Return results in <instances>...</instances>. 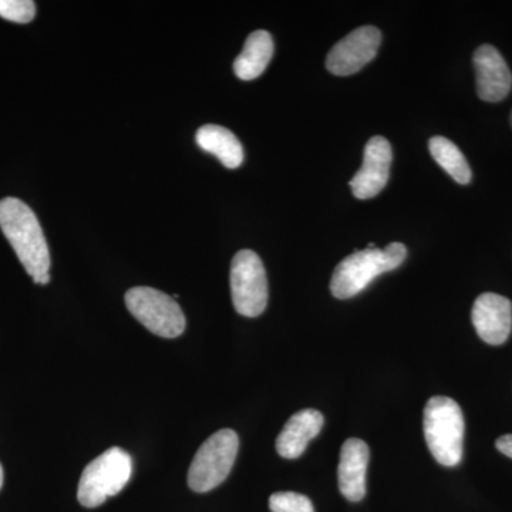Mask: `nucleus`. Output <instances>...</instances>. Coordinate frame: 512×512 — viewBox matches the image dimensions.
I'll use <instances>...</instances> for the list:
<instances>
[{
	"label": "nucleus",
	"instance_id": "1",
	"mask_svg": "<svg viewBox=\"0 0 512 512\" xmlns=\"http://www.w3.org/2000/svg\"><path fill=\"white\" fill-rule=\"evenodd\" d=\"M0 229L15 249L20 264L37 285L50 282V252L35 212L18 198L0 201Z\"/></svg>",
	"mask_w": 512,
	"mask_h": 512
},
{
	"label": "nucleus",
	"instance_id": "2",
	"mask_svg": "<svg viewBox=\"0 0 512 512\" xmlns=\"http://www.w3.org/2000/svg\"><path fill=\"white\" fill-rule=\"evenodd\" d=\"M407 249L393 242L384 249L366 248L343 259L330 281V292L335 298L350 299L365 291L377 276L394 271L403 264Z\"/></svg>",
	"mask_w": 512,
	"mask_h": 512
},
{
	"label": "nucleus",
	"instance_id": "3",
	"mask_svg": "<svg viewBox=\"0 0 512 512\" xmlns=\"http://www.w3.org/2000/svg\"><path fill=\"white\" fill-rule=\"evenodd\" d=\"M424 437L431 456L444 467H454L463 458V412L450 397H431L424 407Z\"/></svg>",
	"mask_w": 512,
	"mask_h": 512
},
{
	"label": "nucleus",
	"instance_id": "4",
	"mask_svg": "<svg viewBox=\"0 0 512 512\" xmlns=\"http://www.w3.org/2000/svg\"><path fill=\"white\" fill-rule=\"evenodd\" d=\"M133 476V458L119 447L109 448L84 468L77 488L79 503L96 508L126 487Z\"/></svg>",
	"mask_w": 512,
	"mask_h": 512
},
{
	"label": "nucleus",
	"instance_id": "5",
	"mask_svg": "<svg viewBox=\"0 0 512 512\" xmlns=\"http://www.w3.org/2000/svg\"><path fill=\"white\" fill-rule=\"evenodd\" d=\"M239 448L238 434L222 429L198 448L188 470V485L195 493H208L227 480Z\"/></svg>",
	"mask_w": 512,
	"mask_h": 512
},
{
	"label": "nucleus",
	"instance_id": "6",
	"mask_svg": "<svg viewBox=\"0 0 512 512\" xmlns=\"http://www.w3.org/2000/svg\"><path fill=\"white\" fill-rule=\"evenodd\" d=\"M126 306L131 315L154 335L174 339L184 333L185 316L180 305L158 289L131 288L126 293Z\"/></svg>",
	"mask_w": 512,
	"mask_h": 512
},
{
	"label": "nucleus",
	"instance_id": "7",
	"mask_svg": "<svg viewBox=\"0 0 512 512\" xmlns=\"http://www.w3.org/2000/svg\"><path fill=\"white\" fill-rule=\"evenodd\" d=\"M231 295L235 311L256 318L268 305V278L261 258L251 249H242L232 259Z\"/></svg>",
	"mask_w": 512,
	"mask_h": 512
},
{
	"label": "nucleus",
	"instance_id": "8",
	"mask_svg": "<svg viewBox=\"0 0 512 512\" xmlns=\"http://www.w3.org/2000/svg\"><path fill=\"white\" fill-rule=\"evenodd\" d=\"M382 33L375 26H362L330 49L326 69L335 76H350L362 70L377 55Z\"/></svg>",
	"mask_w": 512,
	"mask_h": 512
},
{
	"label": "nucleus",
	"instance_id": "9",
	"mask_svg": "<svg viewBox=\"0 0 512 512\" xmlns=\"http://www.w3.org/2000/svg\"><path fill=\"white\" fill-rule=\"evenodd\" d=\"M392 160L389 141L380 136L370 138L365 147L362 168L349 183L357 200H370L386 187Z\"/></svg>",
	"mask_w": 512,
	"mask_h": 512
},
{
	"label": "nucleus",
	"instance_id": "10",
	"mask_svg": "<svg viewBox=\"0 0 512 512\" xmlns=\"http://www.w3.org/2000/svg\"><path fill=\"white\" fill-rule=\"evenodd\" d=\"M474 328L488 345L500 346L510 338L512 303L497 293H483L474 302L471 313Z\"/></svg>",
	"mask_w": 512,
	"mask_h": 512
},
{
	"label": "nucleus",
	"instance_id": "11",
	"mask_svg": "<svg viewBox=\"0 0 512 512\" xmlns=\"http://www.w3.org/2000/svg\"><path fill=\"white\" fill-rule=\"evenodd\" d=\"M477 94L488 103H498L511 92L512 73L501 53L491 45L478 47L473 57Z\"/></svg>",
	"mask_w": 512,
	"mask_h": 512
},
{
	"label": "nucleus",
	"instance_id": "12",
	"mask_svg": "<svg viewBox=\"0 0 512 512\" xmlns=\"http://www.w3.org/2000/svg\"><path fill=\"white\" fill-rule=\"evenodd\" d=\"M369 460V446L363 440L348 439L340 450L339 490L343 497L352 503H359L365 498Z\"/></svg>",
	"mask_w": 512,
	"mask_h": 512
},
{
	"label": "nucleus",
	"instance_id": "13",
	"mask_svg": "<svg viewBox=\"0 0 512 512\" xmlns=\"http://www.w3.org/2000/svg\"><path fill=\"white\" fill-rule=\"evenodd\" d=\"M323 423L325 419L319 410L305 409L293 414L276 439V451L279 456L288 460L301 457L311 440L322 430Z\"/></svg>",
	"mask_w": 512,
	"mask_h": 512
},
{
	"label": "nucleus",
	"instance_id": "14",
	"mask_svg": "<svg viewBox=\"0 0 512 512\" xmlns=\"http://www.w3.org/2000/svg\"><path fill=\"white\" fill-rule=\"evenodd\" d=\"M274 56V39L266 30H256L248 36L241 55L235 59L234 72L239 79L249 82L261 76Z\"/></svg>",
	"mask_w": 512,
	"mask_h": 512
},
{
	"label": "nucleus",
	"instance_id": "15",
	"mask_svg": "<svg viewBox=\"0 0 512 512\" xmlns=\"http://www.w3.org/2000/svg\"><path fill=\"white\" fill-rule=\"evenodd\" d=\"M195 141L202 150L212 154L227 168H238L244 161V148L228 128L207 124L195 134Z\"/></svg>",
	"mask_w": 512,
	"mask_h": 512
},
{
	"label": "nucleus",
	"instance_id": "16",
	"mask_svg": "<svg viewBox=\"0 0 512 512\" xmlns=\"http://www.w3.org/2000/svg\"><path fill=\"white\" fill-rule=\"evenodd\" d=\"M430 154L437 164L458 184H470L471 168L460 148L446 137H433L429 143Z\"/></svg>",
	"mask_w": 512,
	"mask_h": 512
},
{
	"label": "nucleus",
	"instance_id": "17",
	"mask_svg": "<svg viewBox=\"0 0 512 512\" xmlns=\"http://www.w3.org/2000/svg\"><path fill=\"white\" fill-rule=\"evenodd\" d=\"M271 512H315L312 501L306 495L291 493H275L269 498Z\"/></svg>",
	"mask_w": 512,
	"mask_h": 512
},
{
	"label": "nucleus",
	"instance_id": "18",
	"mask_svg": "<svg viewBox=\"0 0 512 512\" xmlns=\"http://www.w3.org/2000/svg\"><path fill=\"white\" fill-rule=\"evenodd\" d=\"M36 5L32 0H0V18L15 23H29L35 19Z\"/></svg>",
	"mask_w": 512,
	"mask_h": 512
},
{
	"label": "nucleus",
	"instance_id": "19",
	"mask_svg": "<svg viewBox=\"0 0 512 512\" xmlns=\"http://www.w3.org/2000/svg\"><path fill=\"white\" fill-rule=\"evenodd\" d=\"M498 451L503 453L504 456L512 458V434H507V436L500 437L495 443Z\"/></svg>",
	"mask_w": 512,
	"mask_h": 512
},
{
	"label": "nucleus",
	"instance_id": "20",
	"mask_svg": "<svg viewBox=\"0 0 512 512\" xmlns=\"http://www.w3.org/2000/svg\"><path fill=\"white\" fill-rule=\"evenodd\" d=\"M3 485V467L2 464H0V490H2Z\"/></svg>",
	"mask_w": 512,
	"mask_h": 512
},
{
	"label": "nucleus",
	"instance_id": "21",
	"mask_svg": "<svg viewBox=\"0 0 512 512\" xmlns=\"http://www.w3.org/2000/svg\"><path fill=\"white\" fill-rule=\"evenodd\" d=\"M511 126H512V113H511Z\"/></svg>",
	"mask_w": 512,
	"mask_h": 512
}]
</instances>
